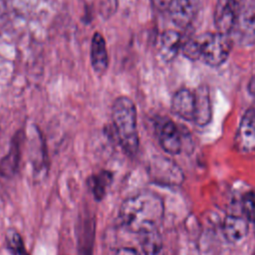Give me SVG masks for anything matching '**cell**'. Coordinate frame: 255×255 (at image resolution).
Listing matches in <instances>:
<instances>
[{
  "label": "cell",
  "instance_id": "7c38bea8",
  "mask_svg": "<svg viewBox=\"0 0 255 255\" xmlns=\"http://www.w3.org/2000/svg\"><path fill=\"white\" fill-rule=\"evenodd\" d=\"M91 65L95 73L103 75L109 66V56L107 51L106 40L100 32L94 33L90 48Z\"/></svg>",
  "mask_w": 255,
  "mask_h": 255
},
{
  "label": "cell",
  "instance_id": "d4e9b609",
  "mask_svg": "<svg viewBox=\"0 0 255 255\" xmlns=\"http://www.w3.org/2000/svg\"><path fill=\"white\" fill-rule=\"evenodd\" d=\"M5 12V3L4 0H0V17L4 14Z\"/></svg>",
  "mask_w": 255,
  "mask_h": 255
},
{
  "label": "cell",
  "instance_id": "5bb4252c",
  "mask_svg": "<svg viewBox=\"0 0 255 255\" xmlns=\"http://www.w3.org/2000/svg\"><path fill=\"white\" fill-rule=\"evenodd\" d=\"M194 98L195 112L193 122L200 127H204L209 124L212 115L208 88L205 85L198 87L197 90L194 92Z\"/></svg>",
  "mask_w": 255,
  "mask_h": 255
},
{
  "label": "cell",
  "instance_id": "6da1fadb",
  "mask_svg": "<svg viewBox=\"0 0 255 255\" xmlns=\"http://www.w3.org/2000/svg\"><path fill=\"white\" fill-rule=\"evenodd\" d=\"M164 213L162 199L150 191L138 192L126 199L120 208V218L129 231L140 234L157 230Z\"/></svg>",
  "mask_w": 255,
  "mask_h": 255
},
{
  "label": "cell",
  "instance_id": "484cf974",
  "mask_svg": "<svg viewBox=\"0 0 255 255\" xmlns=\"http://www.w3.org/2000/svg\"><path fill=\"white\" fill-rule=\"evenodd\" d=\"M253 222H254V235H255V217H254V220H253Z\"/></svg>",
  "mask_w": 255,
  "mask_h": 255
},
{
  "label": "cell",
  "instance_id": "7a4b0ae2",
  "mask_svg": "<svg viewBox=\"0 0 255 255\" xmlns=\"http://www.w3.org/2000/svg\"><path fill=\"white\" fill-rule=\"evenodd\" d=\"M112 122L119 144L128 156L137 153L139 137L136 123V108L127 96L117 98L112 107Z\"/></svg>",
  "mask_w": 255,
  "mask_h": 255
},
{
  "label": "cell",
  "instance_id": "30bf717a",
  "mask_svg": "<svg viewBox=\"0 0 255 255\" xmlns=\"http://www.w3.org/2000/svg\"><path fill=\"white\" fill-rule=\"evenodd\" d=\"M198 8V0H170L168 12L175 26L187 27L193 20Z\"/></svg>",
  "mask_w": 255,
  "mask_h": 255
},
{
  "label": "cell",
  "instance_id": "7402d4cb",
  "mask_svg": "<svg viewBox=\"0 0 255 255\" xmlns=\"http://www.w3.org/2000/svg\"><path fill=\"white\" fill-rule=\"evenodd\" d=\"M112 255H139L137 250L130 247H121L112 253Z\"/></svg>",
  "mask_w": 255,
  "mask_h": 255
},
{
  "label": "cell",
  "instance_id": "5b68a950",
  "mask_svg": "<svg viewBox=\"0 0 255 255\" xmlns=\"http://www.w3.org/2000/svg\"><path fill=\"white\" fill-rule=\"evenodd\" d=\"M148 174L154 182L163 185H177L183 180L180 168L172 160L162 156H155L150 160Z\"/></svg>",
  "mask_w": 255,
  "mask_h": 255
},
{
  "label": "cell",
  "instance_id": "4fadbf2b",
  "mask_svg": "<svg viewBox=\"0 0 255 255\" xmlns=\"http://www.w3.org/2000/svg\"><path fill=\"white\" fill-rule=\"evenodd\" d=\"M171 110L179 118L185 121H193L195 112L194 93L188 89L178 90L172 98Z\"/></svg>",
  "mask_w": 255,
  "mask_h": 255
},
{
  "label": "cell",
  "instance_id": "ba28073f",
  "mask_svg": "<svg viewBox=\"0 0 255 255\" xmlns=\"http://www.w3.org/2000/svg\"><path fill=\"white\" fill-rule=\"evenodd\" d=\"M234 142L240 152L250 153L255 151V109H249L244 113Z\"/></svg>",
  "mask_w": 255,
  "mask_h": 255
},
{
  "label": "cell",
  "instance_id": "cb8c5ba5",
  "mask_svg": "<svg viewBox=\"0 0 255 255\" xmlns=\"http://www.w3.org/2000/svg\"><path fill=\"white\" fill-rule=\"evenodd\" d=\"M247 90H248L250 95L255 96V75H253L252 78L250 79V81L248 83V86H247Z\"/></svg>",
  "mask_w": 255,
  "mask_h": 255
},
{
  "label": "cell",
  "instance_id": "8fae6325",
  "mask_svg": "<svg viewBox=\"0 0 255 255\" xmlns=\"http://www.w3.org/2000/svg\"><path fill=\"white\" fill-rule=\"evenodd\" d=\"M22 132H17L11 140L8 153L0 160V177L12 178L18 171L21 158Z\"/></svg>",
  "mask_w": 255,
  "mask_h": 255
},
{
  "label": "cell",
  "instance_id": "52a82bcc",
  "mask_svg": "<svg viewBox=\"0 0 255 255\" xmlns=\"http://www.w3.org/2000/svg\"><path fill=\"white\" fill-rule=\"evenodd\" d=\"M96 235V216L84 210L79 215L76 227L78 255H93Z\"/></svg>",
  "mask_w": 255,
  "mask_h": 255
},
{
  "label": "cell",
  "instance_id": "9a60e30c",
  "mask_svg": "<svg viewBox=\"0 0 255 255\" xmlns=\"http://www.w3.org/2000/svg\"><path fill=\"white\" fill-rule=\"evenodd\" d=\"M222 231L228 242L237 243L248 233V220L238 215H227L222 224Z\"/></svg>",
  "mask_w": 255,
  "mask_h": 255
},
{
  "label": "cell",
  "instance_id": "ffe728a7",
  "mask_svg": "<svg viewBox=\"0 0 255 255\" xmlns=\"http://www.w3.org/2000/svg\"><path fill=\"white\" fill-rule=\"evenodd\" d=\"M241 209L244 217L248 221H253L255 217V192L248 191L241 198Z\"/></svg>",
  "mask_w": 255,
  "mask_h": 255
},
{
  "label": "cell",
  "instance_id": "2e32d148",
  "mask_svg": "<svg viewBox=\"0 0 255 255\" xmlns=\"http://www.w3.org/2000/svg\"><path fill=\"white\" fill-rule=\"evenodd\" d=\"M114 179V173L110 170H101L91 174L87 178V186L97 201H101L107 194L108 188Z\"/></svg>",
  "mask_w": 255,
  "mask_h": 255
},
{
  "label": "cell",
  "instance_id": "277c9868",
  "mask_svg": "<svg viewBox=\"0 0 255 255\" xmlns=\"http://www.w3.org/2000/svg\"><path fill=\"white\" fill-rule=\"evenodd\" d=\"M230 36L233 43L241 46L255 44V0L243 3Z\"/></svg>",
  "mask_w": 255,
  "mask_h": 255
},
{
  "label": "cell",
  "instance_id": "603a6c76",
  "mask_svg": "<svg viewBox=\"0 0 255 255\" xmlns=\"http://www.w3.org/2000/svg\"><path fill=\"white\" fill-rule=\"evenodd\" d=\"M154 7L159 11H165L168 10L170 0H151Z\"/></svg>",
  "mask_w": 255,
  "mask_h": 255
},
{
  "label": "cell",
  "instance_id": "3957f363",
  "mask_svg": "<svg viewBox=\"0 0 255 255\" xmlns=\"http://www.w3.org/2000/svg\"><path fill=\"white\" fill-rule=\"evenodd\" d=\"M200 58L211 67L221 66L229 57L233 40L230 35L220 32L205 33L198 38Z\"/></svg>",
  "mask_w": 255,
  "mask_h": 255
},
{
  "label": "cell",
  "instance_id": "8992f818",
  "mask_svg": "<svg viewBox=\"0 0 255 255\" xmlns=\"http://www.w3.org/2000/svg\"><path fill=\"white\" fill-rule=\"evenodd\" d=\"M243 3V0L216 1L214 9V24L217 32L230 35Z\"/></svg>",
  "mask_w": 255,
  "mask_h": 255
},
{
  "label": "cell",
  "instance_id": "ac0fdd59",
  "mask_svg": "<svg viewBox=\"0 0 255 255\" xmlns=\"http://www.w3.org/2000/svg\"><path fill=\"white\" fill-rule=\"evenodd\" d=\"M138 238L144 255H164L162 239L157 230L140 233Z\"/></svg>",
  "mask_w": 255,
  "mask_h": 255
},
{
  "label": "cell",
  "instance_id": "e0dca14e",
  "mask_svg": "<svg viewBox=\"0 0 255 255\" xmlns=\"http://www.w3.org/2000/svg\"><path fill=\"white\" fill-rule=\"evenodd\" d=\"M181 46V37L177 31L166 30L160 36V54L166 61L172 60Z\"/></svg>",
  "mask_w": 255,
  "mask_h": 255
},
{
  "label": "cell",
  "instance_id": "d6986e66",
  "mask_svg": "<svg viewBox=\"0 0 255 255\" xmlns=\"http://www.w3.org/2000/svg\"><path fill=\"white\" fill-rule=\"evenodd\" d=\"M5 242L7 248L13 255H29L24 241L19 232L14 228H9L5 233Z\"/></svg>",
  "mask_w": 255,
  "mask_h": 255
},
{
  "label": "cell",
  "instance_id": "9c48e42d",
  "mask_svg": "<svg viewBox=\"0 0 255 255\" xmlns=\"http://www.w3.org/2000/svg\"><path fill=\"white\" fill-rule=\"evenodd\" d=\"M157 137L161 148L169 154H178L181 151L182 143L179 130L170 120L161 122L157 128Z\"/></svg>",
  "mask_w": 255,
  "mask_h": 255
},
{
  "label": "cell",
  "instance_id": "44dd1931",
  "mask_svg": "<svg viewBox=\"0 0 255 255\" xmlns=\"http://www.w3.org/2000/svg\"><path fill=\"white\" fill-rule=\"evenodd\" d=\"M183 55L189 60L195 61L200 58V48L197 38L188 39L181 45Z\"/></svg>",
  "mask_w": 255,
  "mask_h": 255
}]
</instances>
